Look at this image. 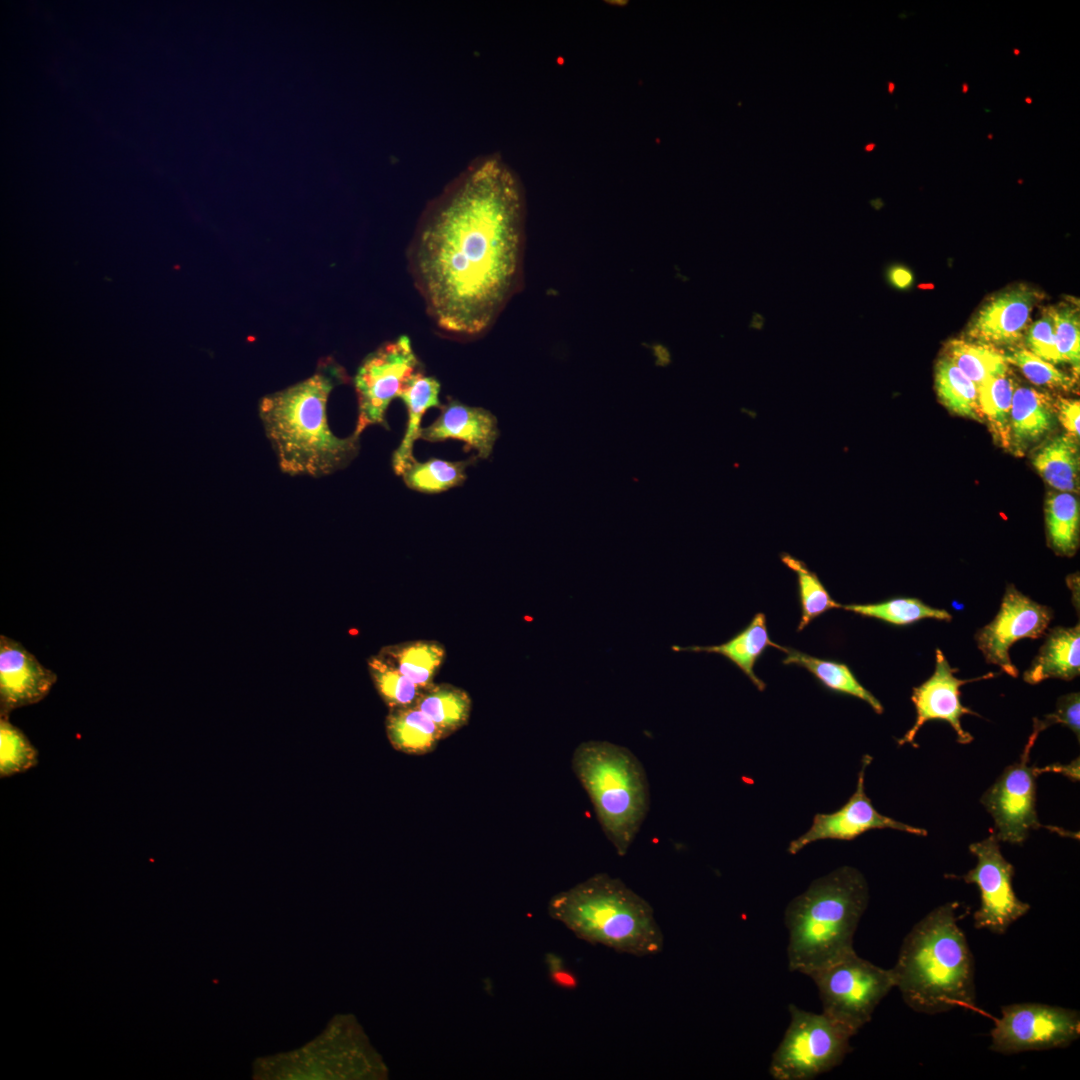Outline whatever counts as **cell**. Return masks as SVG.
<instances>
[{"label": "cell", "mask_w": 1080, "mask_h": 1080, "mask_svg": "<svg viewBox=\"0 0 1080 1080\" xmlns=\"http://www.w3.org/2000/svg\"><path fill=\"white\" fill-rule=\"evenodd\" d=\"M1014 383L1007 372L986 380L978 388V405L990 423L991 431L1004 447L1011 446L1010 411Z\"/></svg>", "instance_id": "31"}, {"label": "cell", "mask_w": 1080, "mask_h": 1080, "mask_svg": "<svg viewBox=\"0 0 1080 1080\" xmlns=\"http://www.w3.org/2000/svg\"><path fill=\"white\" fill-rule=\"evenodd\" d=\"M790 1023L771 1057L775 1080H811L839 1066L854 1034L825 1013L789 1005Z\"/></svg>", "instance_id": "7"}, {"label": "cell", "mask_w": 1080, "mask_h": 1080, "mask_svg": "<svg viewBox=\"0 0 1080 1080\" xmlns=\"http://www.w3.org/2000/svg\"><path fill=\"white\" fill-rule=\"evenodd\" d=\"M979 388L991 377L1008 371L1004 355L981 344L954 340L948 357Z\"/></svg>", "instance_id": "33"}, {"label": "cell", "mask_w": 1080, "mask_h": 1080, "mask_svg": "<svg viewBox=\"0 0 1080 1080\" xmlns=\"http://www.w3.org/2000/svg\"><path fill=\"white\" fill-rule=\"evenodd\" d=\"M875 147H876V144H875V143H869V144H867V145H866V146L864 147V150H865V151H867V152H870V151H872V150H873V149H874Z\"/></svg>", "instance_id": "45"}, {"label": "cell", "mask_w": 1080, "mask_h": 1080, "mask_svg": "<svg viewBox=\"0 0 1080 1080\" xmlns=\"http://www.w3.org/2000/svg\"><path fill=\"white\" fill-rule=\"evenodd\" d=\"M475 461H448L432 458L423 462L413 459L401 476L407 487L422 493L435 494L461 485L466 468Z\"/></svg>", "instance_id": "29"}, {"label": "cell", "mask_w": 1080, "mask_h": 1080, "mask_svg": "<svg viewBox=\"0 0 1080 1080\" xmlns=\"http://www.w3.org/2000/svg\"><path fill=\"white\" fill-rule=\"evenodd\" d=\"M780 650L786 655L783 664L801 666L813 674L826 689L863 700L877 714L883 713L884 708L880 701L858 681L846 664L816 658L782 646Z\"/></svg>", "instance_id": "23"}, {"label": "cell", "mask_w": 1080, "mask_h": 1080, "mask_svg": "<svg viewBox=\"0 0 1080 1080\" xmlns=\"http://www.w3.org/2000/svg\"><path fill=\"white\" fill-rule=\"evenodd\" d=\"M992 137H993V135H992V134H989V135H988V138H989V139H992Z\"/></svg>", "instance_id": "50"}, {"label": "cell", "mask_w": 1080, "mask_h": 1080, "mask_svg": "<svg viewBox=\"0 0 1080 1080\" xmlns=\"http://www.w3.org/2000/svg\"><path fill=\"white\" fill-rule=\"evenodd\" d=\"M1080 673V625L1049 630L1023 680L1038 684L1047 679L1071 681Z\"/></svg>", "instance_id": "19"}, {"label": "cell", "mask_w": 1080, "mask_h": 1080, "mask_svg": "<svg viewBox=\"0 0 1080 1080\" xmlns=\"http://www.w3.org/2000/svg\"><path fill=\"white\" fill-rule=\"evenodd\" d=\"M374 683L391 709L414 705L422 690L381 656L369 659Z\"/></svg>", "instance_id": "35"}, {"label": "cell", "mask_w": 1080, "mask_h": 1080, "mask_svg": "<svg viewBox=\"0 0 1080 1080\" xmlns=\"http://www.w3.org/2000/svg\"><path fill=\"white\" fill-rule=\"evenodd\" d=\"M968 90H969V85L967 83H963L962 84V92L967 93Z\"/></svg>", "instance_id": "47"}, {"label": "cell", "mask_w": 1080, "mask_h": 1080, "mask_svg": "<svg viewBox=\"0 0 1080 1080\" xmlns=\"http://www.w3.org/2000/svg\"><path fill=\"white\" fill-rule=\"evenodd\" d=\"M571 764L603 833L616 853L625 856L650 806L649 782L642 763L624 746L590 740L576 747Z\"/></svg>", "instance_id": "6"}, {"label": "cell", "mask_w": 1080, "mask_h": 1080, "mask_svg": "<svg viewBox=\"0 0 1080 1080\" xmlns=\"http://www.w3.org/2000/svg\"><path fill=\"white\" fill-rule=\"evenodd\" d=\"M841 609L896 626L910 625L922 619H952L948 611L931 607L917 598H894L873 604L841 605Z\"/></svg>", "instance_id": "30"}, {"label": "cell", "mask_w": 1080, "mask_h": 1080, "mask_svg": "<svg viewBox=\"0 0 1080 1080\" xmlns=\"http://www.w3.org/2000/svg\"><path fill=\"white\" fill-rule=\"evenodd\" d=\"M523 199L498 157L473 164L425 214L411 250L416 285L443 331L484 332L519 278Z\"/></svg>", "instance_id": "1"}, {"label": "cell", "mask_w": 1080, "mask_h": 1080, "mask_svg": "<svg viewBox=\"0 0 1080 1080\" xmlns=\"http://www.w3.org/2000/svg\"><path fill=\"white\" fill-rule=\"evenodd\" d=\"M957 908L956 902H947L918 921L891 968L895 988L917 1013L934 1015L975 1005L974 958Z\"/></svg>", "instance_id": "3"}, {"label": "cell", "mask_w": 1080, "mask_h": 1080, "mask_svg": "<svg viewBox=\"0 0 1080 1080\" xmlns=\"http://www.w3.org/2000/svg\"><path fill=\"white\" fill-rule=\"evenodd\" d=\"M1079 1036V1011L1043 1003H1014L1001 1007V1016L990 1031L989 1049L1010 1055L1065 1048Z\"/></svg>", "instance_id": "9"}, {"label": "cell", "mask_w": 1080, "mask_h": 1080, "mask_svg": "<svg viewBox=\"0 0 1080 1080\" xmlns=\"http://www.w3.org/2000/svg\"><path fill=\"white\" fill-rule=\"evenodd\" d=\"M445 655L439 642L418 640L386 647L380 656L423 691L433 684Z\"/></svg>", "instance_id": "25"}, {"label": "cell", "mask_w": 1080, "mask_h": 1080, "mask_svg": "<svg viewBox=\"0 0 1080 1080\" xmlns=\"http://www.w3.org/2000/svg\"><path fill=\"white\" fill-rule=\"evenodd\" d=\"M1033 465L1050 486L1062 492L1076 490L1078 449L1070 435L1058 436L1041 448Z\"/></svg>", "instance_id": "27"}, {"label": "cell", "mask_w": 1080, "mask_h": 1080, "mask_svg": "<svg viewBox=\"0 0 1080 1080\" xmlns=\"http://www.w3.org/2000/svg\"><path fill=\"white\" fill-rule=\"evenodd\" d=\"M1035 292L1016 288L990 300L974 318L969 335L988 344L1017 342L1026 328Z\"/></svg>", "instance_id": "18"}, {"label": "cell", "mask_w": 1080, "mask_h": 1080, "mask_svg": "<svg viewBox=\"0 0 1080 1080\" xmlns=\"http://www.w3.org/2000/svg\"><path fill=\"white\" fill-rule=\"evenodd\" d=\"M894 89H895V84L893 82H888V92L890 94H892Z\"/></svg>", "instance_id": "46"}, {"label": "cell", "mask_w": 1080, "mask_h": 1080, "mask_svg": "<svg viewBox=\"0 0 1080 1080\" xmlns=\"http://www.w3.org/2000/svg\"><path fill=\"white\" fill-rule=\"evenodd\" d=\"M1047 537L1051 548L1071 556L1079 543V504L1068 492L1049 496L1045 504Z\"/></svg>", "instance_id": "28"}, {"label": "cell", "mask_w": 1080, "mask_h": 1080, "mask_svg": "<svg viewBox=\"0 0 1080 1080\" xmlns=\"http://www.w3.org/2000/svg\"><path fill=\"white\" fill-rule=\"evenodd\" d=\"M347 381L344 368L326 358L310 377L260 400L259 416L283 473L320 478L357 456L359 437L336 436L327 417L332 390Z\"/></svg>", "instance_id": "2"}, {"label": "cell", "mask_w": 1080, "mask_h": 1080, "mask_svg": "<svg viewBox=\"0 0 1080 1080\" xmlns=\"http://www.w3.org/2000/svg\"><path fill=\"white\" fill-rule=\"evenodd\" d=\"M890 281L898 288H907L913 281L912 273L904 267L898 266L890 270Z\"/></svg>", "instance_id": "44"}, {"label": "cell", "mask_w": 1080, "mask_h": 1080, "mask_svg": "<svg viewBox=\"0 0 1080 1080\" xmlns=\"http://www.w3.org/2000/svg\"><path fill=\"white\" fill-rule=\"evenodd\" d=\"M547 963L551 979L564 989H575L578 986L577 976L563 965L561 959L555 955L547 957Z\"/></svg>", "instance_id": "42"}, {"label": "cell", "mask_w": 1080, "mask_h": 1080, "mask_svg": "<svg viewBox=\"0 0 1080 1080\" xmlns=\"http://www.w3.org/2000/svg\"><path fill=\"white\" fill-rule=\"evenodd\" d=\"M956 671L957 669L951 667L943 652L937 648L933 674L921 685L913 688L911 700L916 710V719L913 726L897 741L899 746L907 743L914 745L918 731L930 720H943L949 723L956 733L958 743L972 742L973 736L962 727L961 717L979 715L961 703L960 688L966 683L989 679L995 677L996 674L990 672L974 679H960L955 676Z\"/></svg>", "instance_id": "15"}, {"label": "cell", "mask_w": 1080, "mask_h": 1080, "mask_svg": "<svg viewBox=\"0 0 1080 1080\" xmlns=\"http://www.w3.org/2000/svg\"><path fill=\"white\" fill-rule=\"evenodd\" d=\"M1055 407L1051 398L1032 388L1014 391L1010 411L1011 444L1020 451L1047 433L1054 422Z\"/></svg>", "instance_id": "22"}, {"label": "cell", "mask_w": 1080, "mask_h": 1080, "mask_svg": "<svg viewBox=\"0 0 1080 1080\" xmlns=\"http://www.w3.org/2000/svg\"><path fill=\"white\" fill-rule=\"evenodd\" d=\"M1031 749L1026 744L1020 760L1007 766L980 799L994 820L999 842L1021 845L1031 830L1042 827L1036 811L1038 775L1028 764Z\"/></svg>", "instance_id": "12"}, {"label": "cell", "mask_w": 1080, "mask_h": 1080, "mask_svg": "<svg viewBox=\"0 0 1080 1080\" xmlns=\"http://www.w3.org/2000/svg\"><path fill=\"white\" fill-rule=\"evenodd\" d=\"M1052 619L1050 607L1032 600L1014 584H1007L998 613L974 638L987 663L1017 677L1019 672L1010 659L1009 649L1021 639L1043 636Z\"/></svg>", "instance_id": "13"}, {"label": "cell", "mask_w": 1080, "mask_h": 1080, "mask_svg": "<svg viewBox=\"0 0 1080 1080\" xmlns=\"http://www.w3.org/2000/svg\"><path fill=\"white\" fill-rule=\"evenodd\" d=\"M1026 344L1029 351L1041 359L1049 363H1059L1051 310L1031 325L1026 335Z\"/></svg>", "instance_id": "40"}, {"label": "cell", "mask_w": 1080, "mask_h": 1080, "mask_svg": "<svg viewBox=\"0 0 1080 1080\" xmlns=\"http://www.w3.org/2000/svg\"><path fill=\"white\" fill-rule=\"evenodd\" d=\"M1063 724L1070 728L1079 740L1080 737V697L1079 693H1070L1061 696L1056 705V710L1046 715L1042 720L1034 719L1031 735L1035 738L1039 733L1054 724Z\"/></svg>", "instance_id": "39"}, {"label": "cell", "mask_w": 1080, "mask_h": 1080, "mask_svg": "<svg viewBox=\"0 0 1080 1080\" xmlns=\"http://www.w3.org/2000/svg\"><path fill=\"white\" fill-rule=\"evenodd\" d=\"M386 728L391 744L397 750L413 755L432 751L444 738L437 725L415 704L392 709Z\"/></svg>", "instance_id": "24"}, {"label": "cell", "mask_w": 1080, "mask_h": 1080, "mask_svg": "<svg viewBox=\"0 0 1080 1080\" xmlns=\"http://www.w3.org/2000/svg\"><path fill=\"white\" fill-rule=\"evenodd\" d=\"M1013 52H1014V54H1015L1016 56L1020 55V50H1019V49H1017V48H1014V49H1013Z\"/></svg>", "instance_id": "48"}, {"label": "cell", "mask_w": 1080, "mask_h": 1080, "mask_svg": "<svg viewBox=\"0 0 1080 1080\" xmlns=\"http://www.w3.org/2000/svg\"><path fill=\"white\" fill-rule=\"evenodd\" d=\"M440 415L421 429L420 438L429 442L458 440L476 451L479 458L490 456L498 427L496 417L488 410L451 400L440 407Z\"/></svg>", "instance_id": "17"}, {"label": "cell", "mask_w": 1080, "mask_h": 1080, "mask_svg": "<svg viewBox=\"0 0 1080 1080\" xmlns=\"http://www.w3.org/2000/svg\"><path fill=\"white\" fill-rule=\"evenodd\" d=\"M781 561L797 574L801 619L797 630H803L810 622L828 610L841 608L828 593L816 573L797 558L783 553Z\"/></svg>", "instance_id": "34"}, {"label": "cell", "mask_w": 1080, "mask_h": 1080, "mask_svg": "<svg viewBox=\"0 0 1080 1080\" xmlns=\"http://www.w3.org/2000/svg\"><path fill=\"white\" fill-rule=\"evenodd\" d=\"M868 901L867 882L856 868L843 866L813 881L785 909L789 970L809 976L854 951Z\"/></svg>", "instance_id": "4"}, {"label": "cell", "mask_w": 1080, "mask_h": 1080, "mask_svg": "<svg viewBox=\"0 0 1080 1080\" xmlns=\"http://www.w3.org/2000/svg\"><path fill=\"white\" fill-rule=\"evenodd\" d=\"M999 843L993 833L972 843L969 850L977 858V864L959 878L975 884L980 892V906L973 915L974 927L1002 935L1030 910V905L1016 896L1014 866L1002 855Z\"/></svg>", "instance_id": "11"}, {"label": "cell", "mask_w": 1080, "mask_h": 1080, "mask_svg": "<svg viewBox=\"0 0 1080 1080\" xmlns=\"http://www.w3.org/2000/svg\"><path fill=\"white\" fill-rule=\"evenodd\" d=\"M808 977L817 987L822 1012L854 1035L895 988L892 969L861 958L855 950Z\"/></svg>", "instance_id": "8"}, {"label": "cell", "mask_w": 1080, "mask_h": 1080, "mask_svg": "<svg viewBox=\"0 0 1080 1080\" xmlns=\"http://www.w3.org/2000/svg\"><path fill=\"white\" fill-rule=\"evenodd\" d=\"M1025 102L1028 103V104H1031L1032 103V98L1026 97Z\"/></svg>", "instance_id": "49"}, {"label": "cell", "mask_w": 1080, "mask_h": 1080, "mask_svg": "<svg viewBox=\"0 0 1080 1080\" xmlns=\"http://www.w3.org/2000/svg\"><path fill=\"white\" fill-rule=\"evenodd\" d=\"M439 393L440 383L420 370L410 377L403 388L399 398L406 406L408 421L402 441L392 456L396 474L401 475L414 459L413 445L420 438L421 419L428 409L442 406Z\"/></svg>", "instance_id": "21"}, {"label": "cell", "mask_w": 1080, "mask_h": 1080, "mask_svg": "<svg viewBox=\"0 0 1080 1080\" xmlns=\"http://www.w3.org/2000/svg\"><path fill=\"white\" fill-rule=\"evenodd\" d=\"M1059 362L1079 367L1080 323L1076 309L1069 306L1051 309Z\"/></svg>", "instance_id": "38"}, {"label": "cell", "mask_w": 1080, "mask_h": 1080, "mask_svg": "<svg viewBox=\"0 0 1080 1080\" xmlns=\"http://www.w3.org/2000/svg\"><path fill=\"white\" fill-rule=\"evenodd\" d=\"M553 918L578 938L636 957L654 956L664 935L652 906L619 878L597 873L555 895Z\"/></svg>", "instance_id": "5"}, {"label": "cell", "mask_w": 1080, "mask_h": 1080, "mask_svg": "<svg viewBox=\"0 0 1080 1080\" xmlns=\"http://www.w3.org/2000/svg\"><path fill=\"white\" fill-rule=\"evenodd\" d=\"M38 763V751L8 718L0 719V777L26 772Z\"/></svg>", "instance_id": "36"}, {"label": "cell", "mask_w": 1080, "mask_h": 1080, "mask_svg": "<svg viewBox=\"0 0 1080 1080\" xmlns=\"http://www.w3.org/2000/svg\"><path fill=\"white\" fill-rule=\"evenodd\" d=\"M872 761L868 754L862 758L855 792L837 811L816 814L807 832L790 842L788 853L797 854L807 845L824 839L850 841L872 829H893L917 836L927 835L926 830L894 820L879 813L864 790L866 768Z\"/></svg>", "instance_id": "14"}, {"label": "cell", "mask_w": 1080, "mask_h": 1080, "mask_svg": "<svg viewBox=\"0 0 1080 1080\" xmlns=\"http://www.w3.org/2000/svg\"><path fill=\"white\" fill-rule=\"evenodd\" d=\"M1004 358L1007 363L1017 366L1034 384L1065 390L1073 385V380L1069 376L1029 350H1014Z\"/></svg>", "instance_id": "37"}, {"label": "cell", "mask_w": 1080, "mask_h": 1080, "mask_svg": "<svg viewBox=\"0 0 1080 1080\" xmlns=\"http://www.w3.org/2000/svg\"><path fill=\"white\" fill-rule=\"evenodd\" d=\"M935 385L940 401L950 411L979 420L978 388L949 358L938 362Z\"/></svg>", "instance_id": "32"}, {"label": "cell", "mask_w": 1080, "mask_h": 1080, "mask_svg": "<svg viewBox=\"0 0 1080 1080\" xmlns=\"http://www.w3.org/2000/svg\"><path fill=\"white\" fill-rule=\"evenodd\" d=\"M419 361L407 336L382 344L362 361L354 377L358 416L353 434L373 425L386 426V411L399 398Z\"/></svg>", "instance_id": "10"}, {"label": "cell", "mask_w": 1080, "mask_h": 1080, "mask_svg": "<svg viewBox=\"0 0 1080 1080\" xmlns=\"http://www.w3.org/2000/svg\"><path fill=\"white\" fill-rule=\"evenodd\" d=\"M1059 419L1073 438L1079 437L1080 404L1076 400L1060 399L1057 404Z\"/></svg>", "instance_id": "41"}, {"label": "cell", "mask_w": 1080, "mask_h": 1080, "mask_svg": "<svg viewBox=\"0 0 1080 1080\" xmlns=\"http://www.w3.org/2000/svg\"><path fill=\"white\" fill-rule=\"evenodd\" d=\"M415 705L446 738L468 722L472 703L464 689L446 683H433L421 692Z\"/></svg>", "instance_id": "26"}, {"label": "cell", "mask_w": 1080, "mask_h": 1080, "mask_svg": "<svg viewBox=\"0 0 1080 1080\" xmlns=\"http://www.w3.org/2000/svg\"><path fill=\"white\" fill-rule=\"evenodd\" d=\"M1035 771H1036L1037 775H1039L1041 773H1044V772H1057V773H1061V774L1065 775L1066 777H1068L1070 779H1073L1074 781H1076V780L1078 781L1079 780V758H1077L1076 760L1072 761L1070 764H1067V765L1056 763V764H1053V765H1048V766L1043 767V768L1035 767Z\"/></svg>", "instance_id": "43"}, {"label": "cell", "mask_w": 1080, "mask_h": 1080, "mask_svg": "<svg viewBox=\"0 0 1080 1080\" xmlns=\"http://www.w3.org/2000/svg\"><path fill=\"white\" fill-rule=\"evenodd\" d=\"M57 681L22 644L0 636V716L43 700Z\"/></svg>", "instance_id": "16"}, {"label": "cell", "mask_w": 1080, "mask_h": 1080, "mask_svg": "<svg viewBox=\"0 0 1080 1080\" xmlns=\"http://www.w3.org/2000/svg\"><path fill=\"white\" fill-rule=\"evenodd\" d=\"M781 649V646L771 641L766 625V617L763 613H757L747 627L728 641L713 646H673L674 651H692L720 654L736 667H738L756 686L759 691L766 687L765 683L755 674L754 666L768 647Z\"/></svg>", "instance_id": "20"}]
</instances>
